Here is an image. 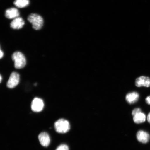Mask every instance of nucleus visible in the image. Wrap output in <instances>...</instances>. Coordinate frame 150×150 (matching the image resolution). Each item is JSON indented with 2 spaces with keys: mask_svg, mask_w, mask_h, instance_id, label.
Masks as SVG:
<instances>
[{
  "mask_svg": "<svg viewBox=\"0 0 150 150\" xmlns=\"http://www.w3.org/2000/svg\"><path fill=\"white\" fill-rule=\"evenodd\" d=\"M4 55L3 52L2 51V50H1V55H0V58L1 59H2V58L3 57Z\"/></svg>",
  "mask_w": 150,
  "mask_h": 150,
  "instance_id": "obj_17",
  "label": "nucleus"
},
{
  "mask_svg": "<svg viewBox=\"0 0 150 150\" xmlns=\"http://www.w3.org/2000/svg\"><path fill=\"white\" fill-rule=\"evenodd\" d=\"M44 107V103L42 99L35 98L33 99L31 103V108L33 111L39 112L42 111Z\"/></svg>",
  "mask_w": 150,
  "mask_h": 150,
  "instance_id": "obj_5",
  "label": "nucleus"
},
{
  "mask_svg": "<svg viewBox=\"0 0 150 150\" xmlns=\"http://www.w3.org/2000/svg\"><path fill=\"white\" fill-rule=\"evenodd\" d=\"M20 81V76L18 73L13 72L11 74L7 82V87L9 88L12 89L18 85Z\"/></svg>",
  "mask_w": 150,
  "mask_h": 150,
  "instance_id": "obj_4",
  "label": "nucleus"
},
{
  "mask_svg": "<svg viewBox=\"0 0 150 150\" xmlns=\"http://www.w3.org/2000/svg\"><path fill=\"white\" fill-rule=\"evenodd\" d=\"M137 138L139 142L146 144L149 142L150 136L147 132L144 131H138L137 134Z\"/></svg>",
  "mask_w": 150,
  "mask_h": 150,
  "instance_id": "obj_8",
  "label": "nucleus"
},
{
  "mask_svg": "<svg viewBox=\"0 0 150 150\" xmlns=\"http://www.w3.org/2000/svg\"><path fill=\"white\" fill-rule=\"evenodd\" d=\"M135 85L138 87L142 86L146 87H150V78L148 77L140 76L136 79Z\"/></svg>",
  "mask_w": 150,
  "mask_h": 150,
  "instance_id": "obj_6",
  "label": "nucleus"
},
{
  "mask_svg": "<svg viewBox=\"0 0 150 150\" xmlns=\"http://www.w3.org/2000/svg\"><path fill=\"white\" fill-rule=\"evenodd\" d=\"M20 13L18 9L11 8L7 9L5 12V16L8 19H15L18 17Z\"/></svg>",
  "mask_w": 150,
  "mask_h": 150,
  "instance_id": "obj_10",
  "label": "nucleus"
},
{
  "mask_svg": "<svg viewBox=\"0 0 150 150\" xmlns=\"http://www.w3.org/2000/svg\"><path fill=\"white\" fill-rule=\"evenodd\" d=\"M139 94L136 92L129 93L125 97L127 102L130 104H134L138 100Z\"/></svg>",
  "mask_w": 150,
  "mask_h": 150,
  "instance_id": "obj_11",
  "label": "nucleus"
},
{
  "mask_svg": "<svg viewBox=\"0 0 150 150\" xmlns=\"http://www.w3.org/2000/svg\"><path fill=\"white\" fill-rule=\"evenodd\" d=\"M14 4L19 8H23L28 6L29 4V0H16Z\"/></svg>",
  "mask_w": 150,
  "mask_h": 150,
  "instance_id": "obj_13",
  "label": "nucleus"
},
{
  "mask_svg": "<svg viewBox=\"0 0 150 150\" xmlns=\"http://www.w3.org/2000/svg\"><path fill=\"white\" fill-rule=\"evenodd\" d=\"M24 24V21L21 18L18 17L14 19L11 23V27L14 29H21Z\"/></svg>",
  "mask_w": 150,
  "mask_h": 150,
  "instance_id": "obj_9",
  "label": "nucleus"
},
{
  "mask_svg": "<svg viewBox=\"0 0 150 150\" xmlns=\"http://www.w3.org/2000/svg\"><path fill=\"white\" fill-rule=\"evenodd\" d=\"M12 59L14 62L15 67L16 69L23 68L26 64V60L23 54L19 52H14L12 55Z\"/></svg>",
  "mask_w": 150,
  "mask_h": 150,
  "instance_id": "obj_2",
  "label": "nucleus"
},
{
  "mask_svg": "<svg viewBox=\"0 0 150 150\" xmlns=\"http://www.w3.org/2000/svg\"><path fill=\"white\" fill-rule=\"evenodd\" d=\"M147 120L148 122H149V123H150V112L148 114V117H147Z\"/></svg>",
  "mask_w": 150,
  "mask_h": 150,
  "instance_id": "obj_18",
  "label": "nucleus"
},
{
  "mask_svg": "<svg viewBox=\"0 0 150 150\" xmlns=\"http://www.w3.org/2000/svg\"><path fill=\"white\" fill-rule=\"evenodd\" d=\"M38 139L41 145L44 147H47L50 143V138L47 133L43 132L40 133L38 136Z\"/></svg>",
  "mask_w": 150,
  "mask_h": 150,
  "instance_id": "obj_7",
  "label": "nucleus"
},
{
  "mask_svg": "<svg viewBox=\"0 0 150 150\" xmlns=\"http://www.w3.org/2000/svg\"><path fill=\"white\" fill-rule=\"evenodd\" d=\"M0 79H1V80H0V81H1H1H2V76H1V77H0Z\"/></svg>",
  "mask_w": 150,
  "mask_h": 150,
  "instance_id": "obj_19",
  "label": "nucleus"
},
{
  "mask_svg": "<svg viewBox=\"0 0 150 150\" xmlns=\"http://www.w3.org/2000/svg\"><path fill=\"white\" fill-rule=\"evenodd\" d=\"M141 112V110L139 108H137L134 109L133 110L132 112V115L133 116H134L136 115L137 114L140 113Z\"/></svg>",
  "mask_w": 150,
  "mask_h": 150,
  "instance_id": "obj_15",
  "label": "nucleus"
},
{
  "mask_svg": "<svg viewBox=\"0 0 150 150\" xmlns=\"http://www.w3.org/2000/svg\"><path fill=\"white\" fill-rule=\"evenodd\" d=\"M54 127L56 132L64 134L70 130V125L69 122L64 119L58 120L54 124Z\"/></svg>",
  "mask_w": 150,
  "mask_h": 150,
  "instance_id": "obj_1",
  "label": "nucleus"
},
{
  "mask_svg": "<svg viewBox=\"0 0 150 150\" xmlns=\"http://www.w3.org/2000/svg\"><path fill=\"white\" fill-rule=\"evenodd\" d=\"M146 102L148 104L150 105V96L146 98Z\"/></svg>",
  "mask_w": 150,
  "mask_h": 150,
  "instance_id": "obj_16",
  "label": "nucleus"
},
{
  "mask_svg": "<svg viewBox=\"0 0 150 150\" xmlns=\"http://www.w3.org/2000/svg\"><path fill=\"white\" fill-rule=\"evenodd\" d=\"M28 21L32 24L34 29L39 30L42 28L44 21L42 18L39 15L32 14L28 16Z\"/></svg>",
  "mask_w": 150,
  "mask_h": 150,
  "instance_id": "obj_3",
  "label": "nucleus"
},
{
  "mask_svg": "<svg viewBox=\"0 0 150 150\" xmlns=\"http://www.w3.org/2000/svg\"><path fill=\"white\" fill-rule=\"evenodd\" d=\"M133 119L135 123L140 124L143 123L145 121L146 117L145 114L141 112L134 116Z\"/></svg>",
  "mask_w": 150,
  "mask_h": 150,
  "instance_id": "obj_12",
  "label": "nucleus"
},
{
  "mask_svg": "<svg viewBox=\"0 0 150 150\" xmlns=\"http://www.w3.org/2000/svg\"><path fill=\"white\" fill-rule=\"evenodd\" d=\"M56 150H69V148L67 145L62 144L59 146Z\"/></svg>",
  "mask_w": 150,
  "mask_h": 150,
  "instance_id": "obj_14",
  "label": "nucleus"
}]
</instances>
